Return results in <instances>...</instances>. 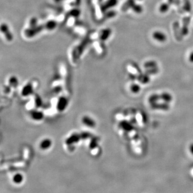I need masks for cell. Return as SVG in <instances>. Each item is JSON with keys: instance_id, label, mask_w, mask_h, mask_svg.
Segmentation results:
<instances>
[{"instance_id": "1", "label": "cell", "mask_w": 193, "mask_h": 193, "mask_svg": "<svg viewBox=\"0 0 193 193\" xmlns=\"http://www.w3.org/2000/svg\"><path fill=\"white\" fill-rule=\"evenodd\" d=\"M90 44V41L86 34V38H83L80 42H78L70 49L68 54L69 60L73 64H76L80 60L86 47Z\"/></svg>"}, {"instance_id": "2", "label": "cell", "mask_w": 193, "mask_h": 193, "mask_svg": "<svg viewBox=\"0 0 193 193\" xmlns=\"http://www.w3.org/2000/svg\"><path fill=\"white\" fill-rule=\"evenodd\" d=\"M1 34L3 36V38H4L6 42H10L13 40L14 36L9 26L6 23H2L1 26Z\"/></svg>"}, {"instance_id": "3", "label": "cell", "mask_w": 193, "mask_h": 193, "mask_svg": "<svg viewBox=\"0 0 193 193\" xmlns=\"http://www.w3.org/2000/svg\"><path fill=\"white\" fill-rule=\"evenodd\" d=\"M72 32L76 35L81 36L86 35L84 34H86V28L85 25H83V24H80L78 22L72 28Z\"/></svg>"}, {"instance_id": "4", "label": "cell", "mask_w": 193, "mask_h": 193, "mask_svg": "<svg viewBox=\"0 0 193 193\" xmlns=\"http://www.w3.org/2000/svg\"><path fill=\"white\" fill-rule=\"evenodd\" d=\"M153 38L158 42H164L166 40V36L164 33L160 31H156L153 33Z\"/></svg>"}, {"instance_id": "5", "label": "cell", "mask_w": 193, "mask_h": 193, "mask_svg": "<svg viewBox=\"0 0 193 193\" xmlns=\"http://www.w3.org/2000/svg\"><path fill=\"white\" fill-rule=\"evenodd\" d=\"M117 3L118 0H107L105 3H103V4H101V7L102 10L104 12L106 9L116 5Z\"/></svg>"}, {"instance_id": "6", "label": "cell", "mask_w": 193, "mask_h": 193, "mask_svg": "<svg viewBox=\"0 0 193 193\" xmlns=\"http://www.w3.org/2000/svg\"><path fill=\"white\" fill-rule=\"evenodd\" d=\"M140 88H141L138 85L136 84H134L131 86V91H132L133 93L136 94V93H138L140 92Z\"/></svg>"}, {"instance_id": "7", "label": "cell", "mask_w": 193, "mask_h": 193, "mask_svg": "<svg viewBox=\"0 0 193 193\" xmlns=\"http://www.w3.org/2000/svg\"><path fill=\"white\" fill-rule=\"evenodd\" d=\"M132 10L134 11L137 12V13H141V12H142L143 11V8L140 5H135V4L133 5V6L132 7Z\"/></svg>"}, {"instance_id": "8", "label": "cell", "mask_w": 193, "mask_h": 193, "mask_svg": "<svg viewBox=\"0 0 193 193\" xmlns=\"http://www.w3.org/2000/svg\"><path fill=\"white\" fill-rule=\"evenodd\" d=\"M168 8H169V6H168V4L164 3L160 6V11L162 12H165L168 10Z\"/></svg>"}, {"instance_id": "9", "label": "cell", "mask_w": 193, "mask_h": 193, "mask_svg": "<svg viewBox=\"0 0 193 193\" xmlns=\"http://www.w3.org/2000/svg\"><path fill=\"white\" fill-rule=\"evenodd\" d=\"M50 141L48 140H45V141H42V144H41V147L42 149H46L47 148H48V146H50Z\"/></svg>"}, {"instance_id": "10", "label": "cell", "mask_w": 193, "mask_h": 193, "mask_svg": "<svg viewBox=\"0 0 193 193\" xmlns=\"http://www.w3.org/2000/svg\"><path fill=\"white\" fill-rule=\"evenodd\" d=\"M156 66V64L155 62H154V61H150L145 64V67H152Z\"/></svg>"}, {"instance_id": "11", "label": "cell", "mask_w": 193, "mask_h": 193, "mask_svg": "<svg viewBox=\"0 0 193 193\" xmlns=\"http://www.w3.org/2000/svg\"><path fill=\"white\" fill-rule=\"evenodd\" d=\"M15 181L18 183V182L21 181V176L19 175H17L15 177Z\"/></svg>"}, {"instance_id": "12", "label": "cell", "mask_w": 193, "mask_h": 193, "mask_svg": "<svg viewBox=\"0 0 193 193\" xmlns=\"http://www.w3.org/2000/svg\"><path fill=\"white\" fill-rule=\"evenodd\" d=\"M189 151L191 153V154L193 155V143L191 144L189 146Z\"/></svg>"}, {"instance_id": "13", "label": "cell", "mask_w": 193, "mask_h": 193, "mask_svg": "<svg viewBox=\"0 0 193 193\" xmlns=\"http://www.w3.org/2000/svg\"><path fill=\"white\" fill-rule=\"evenodd\" d=\"M189 61L193 63V52L190 53V56H189Z\"/></svg>"}]
</instances>
